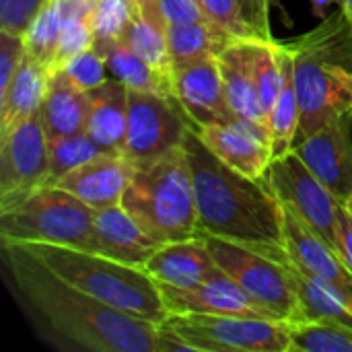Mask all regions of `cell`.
Returning a JSON list of instances; mask_svg holds the SVG:
<instances>
[{
    "label": "cell",
    "instance_id": "cell-38",
    "mask_svg": "<svg viewBox=\"0 0 352 352\" xmlns=\"http://www.w3.org/2000/svg\"><path fill=\"white\" fill-rule=\"evenodd\" d=\"M338 254L352 274V214L342 204L338 208Z\"/></svg>",
    "mask_w": 352,
    "mask_h": 352
},
{
    "label": "cell",
    "instance_id": "cell-41",
    "mask_svg": "<svg viewBox=\"0 0 352 352\" xmlns=\"http://www.w3.org/2000/svg\"><path fill=\"white\" fill-rule=\"evenodd\" d=\"M342 206H344V208H346V210L352 214V196L346 200V202H344V204H342Z\"/></svg>",
    "mask_w": 352,
    "mask_h": 352
},
{
    "label": "cell",
    "instance_id": "cell-2",
    "mask_svg": "<svg viewBox=\"0 0 352 352\" xmlns=\"http://www.w3.org/2000/svg\"><path fill=\"white\" fill-rule=\"evenodd\" d=\"M184 151L190 161L200 233L248 245L272 260L287 254L283 202L268 179H252L223 163L188 128Z\"/></svg>",
    "mask_w": 352,
    "mask_h": 352
},
{
    "label": "cell",
    "instance_id": "cell-16",
    "mask_svg": "<svg viewBox=\"0 0 352 352\" xmlns=\"http://www.w3.org/2000/svg\"><path fill=\"white\" fill-rule=\"evenodd\" d=\"M167 314H227V316H252L272 318L221 268L204 283L192 289L159 287ZM274 320V318H272Z\"/></svg>",
    "mask_w": 352,
    "mask_h": 352
},
{
    "label": "cell",
    "instance_id": "cell-7",
    "mask_svg": "<svg viewBox=\"0 0 352 352\" xmlns=\"http://www.w3.org/2000/svg\"><path fill=\"white\" fill-rule=\"evenodd\" d=\"M200 237L206 241L219 268L227 272L256 305L289 326L305 322L303 309L283 262H276L248 245L229 239L204 233H200Z\"/></svg>",
    "mask_w": 352,
    "mask_h": 352
},
{
    "label": "cell",
    "instance_id": "cell-4",
    "mask_svg": "<svg viewBox=\"0 0 352 352\" xmlns=\"http://www.w3.org/2000/svg\"><path fill=\"white\" fill-rule=\"evenodd\" d=\"M21 245L54 274L120 311L148 320L153 324H161L167 318L161 289L142 268L68 245Z\"/></svg>",
    "mask_w": 352,
    "mask_h": 352
},
{
    "label": "cell",
    "instance_id": "cell-5",
    "mask_svg": "<svg viewBox=\"0 0 352 352\" xmlns=\"http://www.w3.org/2000/svg\"><path fill=\"white\" fill-rule=\"evenodd\" d=\"M122 206L161 243L198 237L194 179L184 144L159 161L138 167Z\"/></svg>",
    "mask_w": 352,
    "mask_h": 352
},
{
    "label": "cell",
    "instance_id": "cell-19",
    "mask_svg": "<svg viewBox=\"0 0 352 352\" xmlns=\"http://www.w3.org/2000/svg\"><path fill=\"white\" fill-rule=\"evenodd\" d=\"M219 68L223 76L225 97L235 113V118L252 126L256 132H260L270 142V130H268V116L262 109L254 72H252V60H250V39H233L219 56Z\"/></svg>",
    "mask_w": 352,
    "mask_h": 352
},
{
    "label": "cell",
    "instance_id": "cell-26",
    "mask_svg": "<svg viewBox=\"0 0 352 352\" xmlns=\"http://www.w3.org/2000/svg\"><path fill=\"white\" fill-rule=\"evenodd\" d=\"M231 41L233 37H229L210 21L167 23V45L173 66L217 58Z\"/></svg>",
    "mask_w": 352,
    "mask_h": 352
},
{
    "label": "cell",
    "instance_id": "cell-31",
    "mask_svg": "<svg viewBox=\"0 0 352 352\" xmlns=\"http://www.w3.org/2000/svg\"><path fill=\"white\" fill-rule=\"evenodd\" d=\"M134 10L136 0H97L91 10L95 43H111L124 39Z\"/></svg>",
    "mask_w": 352,
    "mask_h": 352
},
{
    "label": "cell",
    "instance_id": "cell-33",
    "mask_svg": "<svg viewBox=\"0 0 352 352\" xmlns=\"http://www.w3.org/2000/svg\"><path fill=\"white\" fill-rule=\"evenodd\" d=\"M95 45V33L91 27V14L89 16H78L70 21H62V35L58 43V54L54 60V70L62 68L72 56L89 50Z\"/></svg>",
    "mask_w": 352,
    "mask_h": 352
},
{
    "label": "cell",
    "instance_id": "cell-22",
    "mask_svg": "<svg viewBox=\"0 0 352 352\" xmlns=\"http://www.w3.org/2000/svg\"><path fill=\"white\" fill-rule=\"evenodd\" d=\"M89 111V91L76 87L64 70H54L39 109L47 138L87 130Z\"/></svg>",
    "mask_w": 352,
    "mask_h": 352
},
{
    "label": "cell",
    "instance_id": "cell-18",
    "mask_svg": "<svg viewBox=\"0 0 352 352\" xmlns=\"http://www.w3.org/2000/svg\"><path fill=\"white\" fill-rule=\"evenodd\" d=\"M196 132L204 144L229 167L258 182L268 179V169L272 163L270 142L252 126L235 120L227 124L202 126L196 128Z\"/></svg>",
    "mask_w": 352,
    "mask_h": 352
},
{
    "label": "cell",
    "instance_id": "cell-24",
    "mask_svg": "<svg viewBox=\"0 0 352 352\" xmlns=\"http://www.w3.org/2000/svg\"><path fill=\"white\" fill-rule=\"evenodd\" d=\"M124 41L155 72H159L167 82H171L173 64L167 45V21L157 0H136V10L124 35Z\"/></svg>",
    "mask_w": 352,
    "mask_h": 352
},
{
    "label": "cell",
    "instance_id": "cell-34",
    "mask_svg": "<svg viewBox=\"0 0 352 352\" xmlns=\"http://www.w3.org/2000/svg\"><path fill=\"white\" fill-rule=\"evenodd\" d=\"M58 70H64L70 76V80L76 87H80L82 91H91V89L99 87L107 78V72H109L105 62H103V58L95 50V45L85 50V52H80V54H76V56H72Z\"/></svg>",
    "mask_w": 352,
    "mask_h": 352
},
{
    "label": "cell",
    "instance_id": "cell-11",
    "mask_svg": "<svg viewBox=\"0 0 352 352\" xmlns=\"http://www.w3.org/2000/svg\"><path fill=\"white\" fill-rule=\"evenodd\" d=\"M50 186V151L41 113L0 136V210Z\"/></svg>",
    "mask_w": 352,
    "mask_h": 352
},
{
    "label": "cell",
    "instance_id": "cell-12",
    "mask_svg": "<svg viewBox=\"0 0 352 352\" xmlns=\"http://www.w3.org/2000/svg\"><path fill=\"white\" fill-rule=\"evenodd\" d=\"M314 175L344 204L352 196V113L316 130L293 148Z\"/></svg>",
    "mask_w": 352,
    "mask_h": 352
},
{
    "label": "cell",
    "instance_id": "cell-20",
    "mask_svg": "<svg viewBox=\"0 0 352 352\" xmlns=\"http://www.w3.org/2000/svg\"><path fill=\"white\" fill-rule=\"evenodd\" d=\"M159 287L192 289L210 278L219 264L214 262L206 241L198 235L186 241L163 243L142 268Z\"/></svg>",
    "mask_w": 352,
    "mask_h": 352
},
{
    "label": "cell",
    "instance_id": "cell-42",
    "mask_svg": "<svg viewBox=\"0 0 352 352\" xmlns=\"http://www.w3.org/2000/svg\"><path fill=\"white\" fill-rule=\"evenodd\" d=\"M264 2H266V4H268V0H264Z\"/></svg>",
    "mask_w": 352,
    "mask_h": 352
},
{
    "label": "cell",
    "instance_id": "cell-8",
    "mask_svg": "<svg viewBox=\"0 0 352 352\" xmlns=\"http://www.w3.org/2000/svg\"><path fill=\"white\" fill-rule=\"evenodd\" d=\"M161 324L196 352H291V326L272 318L167 314Z\"/></svg>",
    "mask_w": 352,
    "mask_h": 352
},
{
    "label": "cell",
    "instance_id": "cell-14",
    "mask_svg": "<svg viewBox=\"0 0 352 352\" xmlns=\"http://www.w3.org/2000/svg\"><path fill=\"white\" fill-rule=\"evenodd\" d=\"M285 214V248L293 264L305 274L328 283L352 299V274L340 254L322 239L291 206L283 204Z\"/></svg>",
    "mask_w": 352,
    "mask_h": 352
},
{
    "label": "cell",
    "instance_id": "cell-30",
    "mask_svg": "<svg viewBox=\"0 0 352 352\" xmlns=\"http://www.w3.org/2000/svg\"><path fill=\"white\" fill-rule=\"evenodd\" d=\"M60 35H62V19H60L58 2L47 0L41 12L27 29V33L23 35V39H25L27 54L37 62H41L43 66H47L50 72L54 68V60L58 54Z\"/></svg>",
    "mask_w": 352,
    "mask_h": 352
},
{
    "label": "cell",
    "instance_id": "cell-32",
    "mask_svg": "<svg viewBox=\"0 0 352 352\" xmlns=\"http://www.w3.org/2000/svg\"><path fill=\"white\" fill-rule=\"evenodd\" d=\"M200 6L206 12L208 21L233 39L270 37L252 19L245 16L241 0H200Z\"/></svg>",
    "mask_w": 352,
    "mask_h": 352
},
{
    "label": "cell",
    "instance_id": "cell-23",
    "mask_svg": "<svg viewBox=\"0 0 352 352\" xmlns=\"http://www.w3.org/2000/svg\"><path fill=\"white\" fill-rule=\"evenodd\" d=\"M50 74L47 66L25 54L10 85L0 93V136L41 109Z\"/></svg>",
    "mask_w": 352,
    "mask_h": 352
},
{
    "label": "cell",
    "instance_id": "cell-13",
    "mask_svg": "<svg viewBox=\"0 0 352 352\" xmlns=\"http://www.w3.org/2000/svg\"><path fill=\"white\" fill-rule=\"evenodd\" d=\"M171 82L173 97L177 99L194 128L237 120L227 103L217 58H204L190 64L173 66Z\"/></svg>",
    "mask_w": 352,
    "mask_h": 352
},
{
    "label": "cell",
    "instance_id": "cell-29",
    "mask_svg": "<svg viewBox=\"0 0 352 352\" xmlns=\"http://www.w3.org/2000/svg\"><path fill=\"white\" fill-rule=\"evenodd\" d=\"M47 151H50V186H56L68 171L107 153L87 134V130L47 138Z\"/></svg>",
    "mask_w": 352,
    "mask_h": 352
},
{
    "label": "cell",
    "instance_id": "cell-37",
    "mask_svg": "<svg viewBox=\"0 0 352 352\" xmlns=\"http://www.w3.org/2000/svg\"><path fill=\"white\" fill-rule=\"evenodd\" d=\"M167 23H192L208 21L200 6V0H157Z\"/></svg>",
    "mask_w": 352,
    "mask_h": 352
},
{
    "label": "cell",
    "instance_id": "cell-36",
    "mask_svg": "<svg viewBox=\"0 0 352 352\" xmlns=\"http://www.w3.org/2000/svg\"><path fill=\"white\" fill-rule=\"evenodd\" d=\"M27 54L25 39L14 33L0 31V93L10 85L16 68Z\"/></svg>",
    "mask_w": 352,
    "mask_h": 352
},
{
    "label": "cell",
    "instance_id": "cell-17",
    "mask_svg": "<svg viewBox=\"0 0 352 352\" xmlns=\"http://www.w3.org/2000/svg\"><path fill=\"white\" fill-rule=\"evenodd\" d=\"M161 245L163 243L151 237L122 204L97 210L93 223L91 252L128 266L144 268Z\"/></svg>",
    "mask_w": 352,
    "mask_h": 352
},
{
    "label": "cell",
    "instance_id": "cell-21",
    "mask_svg": "<svg viewBox=\"0 0 352 352\" xmlns=\"http://www.w3.org/2000/svg\"><path fill=\"white\" fill-rule=\"evenodd\" d=\"M128 87L111 76L89 91L87 134L107 153H122L128 122Z\"/></svg>",
    "mask_w": 352,
    "mask_h": 352
},
{
    "label": "cell",
    "instance_id": "cell-3",
    "mask_svg": "<svg viewBox=\"0 0 352 352\" xmlns=\"http://www.w3.org/2000/svg\"><path fill=\"white\" fill-rule=\"evenodd\" d=\"M295 62L299 128L295 144L352 113V23L342 8L309 33L289 41ZM295 148V146H293Z\"/></svg>",
    "mask_w": 352,
    "mask_h": 352
},
{
    "label": "cell",
    "instance_id": "cell-1",
    "mask_svg": "<svg viewBox=\"0 0 352 352\" xmlns=\"http://www.w3.org/2000/svg\"><path fill=\"white\" fill-rule=\"evenodd\" d=\"M2 254L21 301L58 338L82 351L157 352L159 324L87 295L16 241H2Z\"/></svg>",
    "mask_w": 352,
    "mask_h": 352
},
{
    "label": "cell",
    "instance_id": "cell-6",
    "mask_svg": "<svg viewBox=\"0 0 352 352\" xmlns=\"http://www.w3.org/2000/svg\"><path fill=\"white\" fill-rule=\"evenodd\" d=\"M97 210L58 186H41L0 210V239L91 252Z\"/></svg>",
    "mask_w": 352,
    "mask_h": 352
},
{
    "label": "cell",
    "instance_id": "cell-35",
    "mask_svg": "<svg viewBox=\"0 0 352 352\" xmlns=\"http://www.w3.org/2000/svg\"><path fill=\"white\" fill-rule=\"evenodd\" d=\"M47 0H0V31L25 35Z\"/></svg>",
    "mask_w": 352,
    "mask_h": 352
},
{
    "label": "cell",
    "instance_id": "cell-25",
    "mask_svg": "<svg viewBox=\"0 0 352 352\" xmlns=\"http://www.w3.org/2000/svg\"><path fill=\"white\" fill-rule=\"evenodd\" d=\"M283 66H285V82L274 101V107L268 116L270 130V155L272 161L283 159L295 146L297 128H299V99L295 91V62L293 50L289 43H283Z\"/></svg>",
    "mask_w": 352,
    "mask_h": 352
},
{
    "label": "cell",
    "instance_id": "cell-9",
    "mask_svg": "<svg viewBox=\"0 0 352 352\" xmlns=\"http://www.w3.org/2000/svg\"><path fill=\"white\" fill-rule=\"evenodd\" d=\"M192 122L177 99L130 89L122 155L136 167H146L179 148Z\"/></svg>",
    "mask_w": 352,
    "mask_h": 352
},
{
    "label": "cell",
    "instance_id": "cell-40",
    "mask_svg": "<svg viewBox=\"0 0 352 352\" xmlns=\"http://www.w3.org/2000/svg\"><path fill=\"white\" fill-rule=\"evenodd\" d=\"M340 8L346 12V16L351 19L352 23V0H340Z\"/></svg>",
    "mask_w": 352,
    "mask_h": 352
},
{
    "label": "cell",
    "instance_id": "cell-15",
    "mask_svg": "<svg viewBox=\"0 0 352 352\" xmlns=\"http://www.w3.org/2000/svg\"><path fill=\"white\" fill-rule=\"evenodd\" d=\"M136 169L138 167L122 153H103L68 171L56 186L74 194L95 210H103L122 204Z\"/></svg>",
    "mask_w": 352,
    "mask_h": 352
},
{
    "label": "cell",
    "instance_id": "cell-39",
    "mask_svg": "<svg viewBox=\"0 0 352 352\" xmlns=\"http://www.w3.org/2000/svg\"><path fill=\"white\" fill-rule=\"evenodd\" d=\"M332 2H340V0H311V12L318 19H326L328 16V8Z\"/></svg>",
    "mask_w": 352,
    "mask_h": 352
},
{
    "label": "cell",
    "instance_id": "cell-27",
    "mask_svg": "<svg viewBox=\"0 0 352 352\" xmlns=\"http://www.w3.org/2000/svg\"><path fill=\"white\" fill-rule=\"evenodd\" d=\"M95 50L103 58L111 76L120 78L128 89L173 97L171 82H167L159 72H155L124 39L111 43H95Z\"/></svg>",
    "mask_w": 352,
    "mask_h": 352
},
{
    "label": "cell",
    "instance_id": "cell-28",
    "mask_svg": "<svg viewBox=\"0 0 352 352\" xmlns=\"http://www.w3.org/2000/svg\"><path fill=\"white\" fill-rule=\"evenodd\" d=\"M291 352H352V326L316 320L295 324Z\"/></svg>",
    "mask_w": 352,
    "mask_h": 352
},
{
    "label": "cell",
    "instance_id": "cell-10",
    "mask_svg": "<svg viewBox=\"0 0 352 352\" xmlns=\"http://www.w3.org/2000/svg\"><path fill=\"white\" fill-rule=\"evenodd\" d=\"M268 184L283 204L291 206L322 239H326L338 252L340 202L314 175V171L295 151L270 163Z\"/></svg>",
    "mask_w": 352,
    "mask_h": 352
}]
</instances>
